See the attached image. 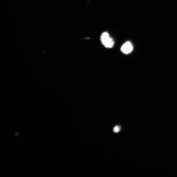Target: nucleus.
Segmentation results:
<instances>
[{
    "mask_svg": "<svg viewBox=\"0 0 177 177\" xmlns=\"http://www.w3.org/2000/svg\"><path fill=\"white\" fill-rule=\"evenodd\" d=\"M133 49V45L131 43L129 42H127L125 43L121 48V52L126 54L130 53Z\"/></svg>",
    "mask_w": 177,
    "mask_h": 177,
    "instance_id": "2",
    "label": "nucleus"
},
{
    "mask_svg": "<svg viewBox=\"0 0 177 177\" xmlns=\"http://www.w3.org/2000/svg\"><path fill=\"white\" fill-rule=\"evenodd\" d=\"M100 39L102 44L107 48H111L113 47L114 44L113 39L110 37L108 33H103Z\"/></svg>",
    "mask_w": 177,
    "mask_h": 177,
    "instance_id": "1",
    "label": "nucleus"
},
{
    "mask_svg": "<svg viewBox=\"0 0 177 177\" xmlns=\"http://www.w3.org/2000/svg\"><path fill=\"white\" fill-rule=\"evenodd\" d=\"M120 130V127L119 126H115L113 129V131L115 133H118Z\"/></svg>",
    "mask_w": 177,
    "mask_h": 177,
    "instance_id": "3",
    "label": "nucleus"
}]
</instances>
